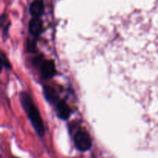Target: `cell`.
Here are the masks:
<instances>
[{"instance_id":"obj_1","label":"cell","mask_w":158,"mask_h":158,"mask_svg":"<svg viewBox=\"0 0 158 158\" xmlns=\"http://www.w3.org/2000/svg\"><path fill=\"white\" fill-rule=\"evenodd\" d=\"M20 100H21L22 106L26 111L29 119L30 120L35 132L40 137L44 135L45 129L43 120H42L40 113L34 105L31 97L26 93H22L20 95Z\"/></svg>"},{"instance_id":"obj_2","label":"cell","mask_w":158,"mask_h":158,"mask_svg":"<svg viewBox=\"0 0 158 158\" xmlns=\"http://www.w3.org/2000/svg\"><path fill=\"white\" fill-rule=\"evenodd\" d=\"M74 143L77 149L81 151H86L90 149L92 140L89 134L86 131H79L74 137Z\"/></svg>"},{"instance_id":"obj_3","label":"cell","mask_w":158,"mask_h":158,"mask_svg":"<svg viewBox=\"0 0 158 158\" xmlns=\"http://www.w3.org/2000/svg\"><path fill=\"white\" fill-rule=\"evenodd\" d=\"M40 70H41L42 76L44 79H49L52 78L56 73V69L55 65L52 61L50 60H46V61L43 62L41 63V67H40Z\"/></svg>"},{"instance_id":"obj_4","label":"cell","mask_w":158,"mask_h":158,"mask_svg":"<svg viewBox=\"0 0 158 158\" xmlns=\"http://www.w3.org/2000/svg\"><path fill=\"white\" fill-rule=\"evenodd\" d=\"M29 30L33 36H39L43 30V23L40 18H33L29 22Z\"/></svg>"},{"instance_id":"obj_5","label":"cell","mask_w":158,"mask_h":158,"mask_svg":"<svg viewBox=\"0 0 158 158\" xmlns=\"http://www.w3.org/2000/svg\"><path fill=\"white\" fill-rule=\"evenodd\" d=\"M56 110L57 114H58V116L60 117V118L63 119V120H67V119H69L71 114V111L69 106H68L66 102L63 101V100L59 101L56 105Z\"/></svg>"},{"instance_id":"obj_6","label":"cell","mask_w":158,"mask_h":158,"mask_svg":"<svg viewBox=\"0 0 158 158\" xmlns=\"http://www.w3.org/2000/svg\"><path fill=\"white\" fill-rule=\"evenodd\" d=\"M30 13L34 18H39L44 11V5L42 0H35L30 6Z\"/></svg>"},{"instance_id":"obj_7","label":"cell","mask_w":158,"mask_h":158,"mask_svg":"<svg viewBox=\"0 0 158 158\" xmlns=\"http://www.w3.org/2000/svg\"><path fill=\"white\" fill-rule=\"evenodd\" d=\"M44 95L46 97V100H48L50 103H54L58 99V97H57L56 93L55 92L53 89L50 86H45L44 89Z\"/></svg>"},{"instance_id":"obj_8","label":"cell","mask_w":158,"mask_h":158,"mask_svg":"<svg viewBox=\"0 0 158 158\" xmlns=\"http://www.w3.org/2000/svg\"><path fill=\"white\" fill-rule=\"evenodd\" d=\"M6 62H5L4 60H3V59L0 56V73L2 72V69L4 65H6Z\"/></svg>"},{"instance_id":"obj_9","label":"cell","mask_w":158,"mask_h":158,"mask_svg":"<svg viewBox=\"0 0 158 158\" xmlns=\"http://www.w3.org/2000/svg\"><path fill=\"white\" fill-rule=\"evenodd\" d=\"M5 19H6V15H2V16L0 17V26H1L2 24V23H4Z\"/></svg>"}]
</instances>
